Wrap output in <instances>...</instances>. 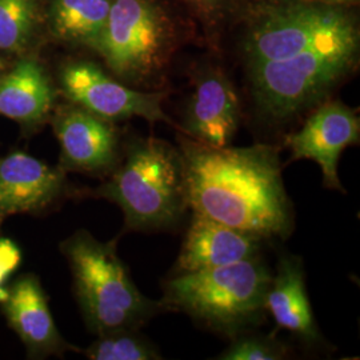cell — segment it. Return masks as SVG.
<instances>
[{
  "label": "cell",
  "mask_w": 360,
  "mask_h": 360,
  "mask_svg": "<svg viewBox=\"0 0 360 360\" xmlns=\"http://www.w3.org/2000/svg\"><path fill=\"white\" fill-rule=\"evenodd\" d=\"M65 95L79 107L107 120L141 116L150 123H175L163 110V92L132 90L108 77L91 62L65 65L60 72Z\"/></svg>",
  "instance_id": "8"
},
{
  "label": "cell",
  "mask_w": 360,
  "mask_h": 360,
  "mask_svg": "<svg viewBox=\"0 0 360 360\" xmlns=\"http://www.w3.org/2000/svg\"><path fill=\"white\" fill-rule=\"evenodd\" d=\"M272 274L259 257L210 270L179 274L165 283L163 303L229 335L254 330L264 319Z\"/></svg>",
  "instance_id": "4"
},
{
  "label": "cell",
  "mask_w": 360,
  "mask_h": 360,
  "mask_svg": "<svg viewBox=\"0 0 360 360\" xmlns=\"http://www.w3.org/2000/svg\"><path fill=\"white\" fill-rule=\"evenodd\" d=\"M95 195L120 207L127 231L175 226L188 208L179 150L156 138L135 141Z\"/></svg>",
  "instance_id": "3"
},
{
  "label": "cell",
  "mask_w": 360,
  "mask_h": 360,
  "mask_svg": "<svg viewBox=\"0 0 360 360\" xmlns=\"http://www.w3.org/2000/svg\"><path fill=\"white\" fill-rule=\"evenodd\" d=\"M266 309L278 328L290 331L309 346L322 343V335L309 304L300 257H279L266 296Z\"/></svg>",
  "instance_id": "15"
},
{
  "label": "cell",
  "mask_w": 360,
  "mask_h": 360,
  "mask_svg": "<svg viewBox=\"0 0 360 360\" xmlns=\"http://www.w3.org/2000/svg\"><path fill=\"white\" fill-rule=\"evenodd\" d=\"M239 99L231 82L219 71H207L196 82L180 131L211 147L230 146L239 129Z\"/></svg>",
  "instance_id": "12"
},
{
  "label": "cell",
  "mask_w": 360,
  "mask_h": 360,
  "mask_svg": "<svg viewBox=\"0 0 360 360\" xmlns=\"http://www.w3.org/2000/svg\"><path fill=\"white\" fill-rule=\"evenodd\" d=\"M60 168L87 174L112 172L117 166V135L110 120L77 107L55 119Z\"/></svg>",
  "instance_id": "11"
},
{
  "label": "cell",
  "mask_w": 360,
  "mask_h": 360,
  "mask_svg": "<svg viewBox=\"0 0 360 360\" xmlns=\"http://www.w3.org/2000/svg\"><path fill=\"white\" fill-rule=\"evenodd\" d=\"M84 355L91 360H159L162 354L136 328H119L98 335Z\"/></svg>",
  "instance_id": "18"
},
{
  "label": "cell",
  "mask_w": 360,
  "mask_h": 360,
  "mask_svg": "<svg viewBox=\"0 0 360 360\" xmlns=\"http://www.w3.org/2000/svg\"><path fill=\"white\" fill-rule=\"evenodd\" d=\"M359 139L360 120L355 111L340 102H328L309 116L302 129L287 135L285 146L291 151L290 162H315L322 171L323 184L346 193L338 175L339 158Z\"/></svg>",
  "instance_id": "9"
},
{
  "label": "cell",
  "mask_w": 360,
  "mask_h": 360,
  "mask_svg": "<svg viewBox=\"0 0 360 360\" xmlns=\"http://www.w3.org/2000/svg\"><path fill=\"white\" fill-rule=\"evenodd\" d=\"M290 349L275 335L257 334L245 330L231 336V343L217 359L220 360H282Z\"/></svg>",
  "instance_id": "19"
},
{
  "label": "cell",
  "mask_w": 360,
  "mask_h": 360,
  "mask_svg": "<svg viewBox=\"0 0 360 360\" xmlns=\"http://www.w3.org/2000/svg\"><path fill=\"white\" fill-rule=\"evenodd\" d=\"M262 240L252 232L193 214L181 245L176 269L179 274H188L252 259L259 255Z\"/></svg>",
  "instance_id": "13"
},
{
  "label": "cell",
  "mask_w": 360,
  "mask_h": 360,
  "mask_svg": "<svg viewBox=\"0 0 360 360\" xmlns=\"http://www.w3.org/2000/svg\"><path fill=\"white\" fill-rule=\"evenodd\" d=\"M112 0H53L52 26L58 37L91 46L102 35Z\"/></svg>",
  "instance_id": "17"
},
{
  "label": "cell",
  "mask_w": 360,
  "mask_h": 360,
  "mask_svg": "<svg viewBox=\"0 0 360 360\" xmlns=\"http://www.w3.org/2000/svg\"><path fill=\"white\" fill-rule=\"evenodd\" d=\"M53 90L44 68L23 59L0 77V114L26 126L40 123L51 110Z\"/></svg>",
  "instance_id": "16"
},
{
  "label": "cell",
  "mask_w": 360,
  "mask_h": 360,
  "mask_svg": "<svg viewBox=\"0 0 360 360\" xmlns=\"http://www.w3.org/2000/svg\"><path fill=\"white\" fill-rule=\"evenodd\" d=\"M35 13V0H0L1 50H16L26 43Z\"/></svg>",
  "instance_id": "20"
},
{
  "label": "cell",
  "mask_w": 360,
  "mask_h": 360,
  "mask_svg": "<svg viewBox=\"0 0 360 360\" xmlns=\"http://www.w3.org/2000/svg\"><path fill=\"white\" fill-rule=\"evenodd\" d=\"M324 1H330V3H345V1H351V0H324Z\"/></svg>",
  "instance_id": "24"
},
{
  "label": "cell",
  "mask_w": 360,
  "mask_h": 360,
  "mask_svg": "<svg viewBox=\"0 0 360 360\" xmlns=\"http://www.w3.org/2000/svg\"><path fill=\"white\" fill-rule=\"evenodd\" d=\"M1 219H3V218H1V217H0V221H1Z\"/></svg>",
  "instance_id": "25"
},
{
  "label": "cell",
  "mask_w": 360,
  "mask_h": 360,
  "mask_svg": "<svg viewBox=\"0 0 360 360\" xmlns=\"http://www.w3.org/2000/svg\"><path fill=\"white\" fill-rule=\"evenodd\" d=\"M193 13L206 20H215L223 11H226L230 0H184Z\"/></svg>",
  "instance_id": "22"
},
{
  "label": "cell",
  "mask_w": 360,
  "mask_h": 360,
  "mask_svg": "<svg viewBox=\"0 0 360 360\" xmlns=\"http://www.w3.org/2000/svg\"><path fill=\"white\" fill-rule=\"evenodd\" d=\"M358 43L354 25L294 56L248 65L262 114L284 122L319 102L355 65Z\"/></svg>",
  "instance_id": "5"
},
{
  "label": "cell",
  "mask_w": 360,
  "mask_h": 360,
  "mask_svg": "<svg viewBox=\"0 0 360 360\" xmlns=\"http://www.w3.org/2000/svg\"><path fill=\"white\" fill-rule=\"evenodd\" d=\"M351 26L349 16L333 7L294 4L270 8L247 39L248 65L294 56Z\"/></svg>",
  "instance_id": "7"
},
{
  "label": "cell",
  "mask_w": 360,
  "mask_h": 360,
  "mask_svg": "<svg viewBox=\"0 0 360 360\" xmlns=\"http://www.w3.org/2000/svg\"><path fill=\"white\" fill-rule=\"evenodd\" d=\"M65 171L25 153L0 158V217L37 212L65 190Z\"/></svg>",
  "instance_id": "14"
},
{
  "label": "cell",
  "mask_w": 360,
  "mask_h": 360,
  "mask_svg": "<svg viewBox=\"0 0 360 360\" xmlns=\"http://www.w3.org/2000/svg\"><path fill=\"white\" fill-rule=\"evenodd\" d=\"M172 37L167 15L155 0H112L94 47L119 77L142 82L162 70Z\"/></svg>",
  "instance_id": "6"
},
{
  "label": "cell",
  "mask_w": 360,
  "mask_h": 360,
  "mask_svg": "<svg viewBox=\"0 0 360 360\" xmlns=\"http://www.w3.org/2000/svg\"><path fill=\"white\" fill-rule=\"evenodd\" d=\"M179 146L193 214L262 239L292 233L294 207L284 188L278 147H211L187 136L179 138Z\"/></svg>",
  "instance_id": "1"
},
{
  "label": "cell",
  "mask_w": 360,
  "mask_h": 360,
  "mask_svg": "<svg viewBox=\"0 0 360 360\" xmlns=\"http://www.w3.org/2000/svg\"><path fill=\"white\" fill-rule=\"evenodd\" d=\"M74 279V290L87 327L101 335L119 328H139L156 314L168 311L160 300L143 295L117 255L116 240L101 242L77 230L60 243Z\"/></svg>",
  "instance_id": "2"
},
{
  "label": "cell",
  "mask_w": 360,
  "mask_h": 360,
  "mask_svg": "<svg viewBox=\"0 0 360 360\" xmlns=\"http://www.w3.org/2000/svg\"><path fill=\"white\" fill-rule=\"evenodd\" d=\"M4 75V65H3V60H1V58H0V77Z\"/></svg>",
  "instance_id": "23"
},
{
  "label": "cell",
  "mask_w": 360,
  "mask_h": 360,
  "mask_svg": "<svg viewBox=\"0 0 360 360\" xmlns=\"http://www.w3.org/2000/svg\"><path fill=\"white\" fill-rule=\"evenodd\" d=\"M0 307L30 358L39 359L60 355L70 349L79 351L59 333L37 275L25 274L6 290L0 288Z\"/></svg>",
  "instance_id": "10"
},
{
  "label": "cell",
  "mask_w": 360,
  "mask_h": 360,
  "mask_svg": "<svg viewBox=\"0 0 360 360\" xmlns=\"http://www.w3.org/2000/svg\"><path fill=\"white\" fill-rule=\"evenodd\" d=\"M19 247L8 239H0V285L20 263Z\"/></svg>",
  "instance_id": "21"
}]
</instances>
